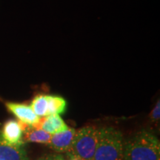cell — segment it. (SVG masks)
Segmentation results:
<instances>
[{
	"label": "cell",
	"instance_id": "4",
	"mask_svg": "<svg viewBox=\"0 0 160 160\" xmlns=\"http://www.w3.org/2000/svg\"><path fill=\"white\" fill-rule=\"evenodd\" d=\"M6 108L18 120L24 124L34 125L39 121L40 117L36 115L31 106L22 103L6 102Z\"/></svg>",
	"mask_w": 160,
	"mask_h": 160
},
{
	"label": "cell",
	"instance_id": "2",
	"mask_svg": "<svg viewBox=\"0 0 160 160\" xmlns=\"http://www.w3.org/2000/svg\"><path fill=\"white\" fill-rule=\"evenodd\" d=\"M122 133L113 127L98 129L97 142L93 160H123Z\"/></svg>",
	"mask_w": 160,
	"mask_h": 160
},
{
	"label": "cell",
	"instance_id": "6",
	"mask_svg": "<svg viewBox=\"0 0 160 160\" xmlns=\"http://www.w3.org/2000/svg\"><path fill=\"white\" fill-rule=\"evenodd\" d=\"M75 133V129L69 128L65 131L53 134L47 145L58 153H67L71 148Z\"/></svg>",
	"mask_w": 160,
	"mask_h": 160
},
{
	"label": "cell",
	"instance_id": "14",
	"mask_svg": "<svg viewBox=\"0 0 160 160\" xmlns=\"http://www.w3.org/2000/svg\"><path fill=\"white\" fill-rule=\"evenodd\" d=\"M71 160H77V159H71Z\"/></svg>",
	"mask_w": 160,
	"mask_h": 160
},
{
	"label": "cell",
	"instance_id": "9",
	"mask_svg": "<svg viewBox=\"0 0 160 160\" xmlns=\"http://www.w3.org/2000/svg\"><path fill=\"white\" fill-rule=\"evenodd\" d=\"M18 122L23 131L24 142L45 144V145L48 144L51 138V134L33 125L24 124L19 121Z\"/></svg>",
	"mask_w": 160,
	"mask_h": 160
},
{
	"label": "cell",
	"instance_id": "12",
	"mask_svg": "<svg viewBox=\"0 0 160 160\" xmlns=\"http://www.w3.org/2000/svg\"><path fill=\"white\" fill-rule=\"evenodd\" d=\"M150 118H151V122H157L159 120L160 118V102L159 100H158L156 103L154 107H153V110L151 112V115H150Z\"/></svg>",
	"mask_w": 160,
	"mask_h": 160
},
{
	"label": "cell",
	"instance_id": "13",
	"mask_svg": "<svg viewBox=\"0 0 160 160\" xmlns=\"http://www.w3.org/2000/svg\"><path fill=\"white\" fill-rule=\"evenodd\" d=\"M37 160H66L62 155L59 154H48L39 158Z\"/></svg>",
	"mask_w": 160,
	"mask_h": 160
},
{
	"label": "cell",
	"instance_id": "10",
	"mask_svg": "<svg viewBox=\"0 0 160 160\" xmlns=\"http://www.w3.org/2000/svg\"><path fill=\"white\" fill-rule=\"evenodd\" d=\"M67 101L62 97L48 94V116L63 114L67 110Z\"/></svg>",
	"mask_w": 160,
	"mask_h": 160
},
{
	"label": "cell",
	"instance_id": "7",
	"mask_svg": "<svg viewBox=\"0 0 160 160\" xmlns=\"http://www.w3.org/2000/svg\"><path fill=\"white\" fill-rule=\"evenodd\" d=\"M0 160H28L24 145H11L0 135Z\"/></svg>",
	"mask_w": 160,
	"mask_h": 160
},
{
	"label": "cell",
	"instance_id": "5",
	"mask_svg": "<svg viewBox=\"0 0 160 160\" xmlns=\"http://www.w3.org/2000/svg\"><path fill=\"white\" fill-rule=\"evenodd\" d=\"M33 126L43 130L51 135L61 133L69 128L59 114H51L40 117L39 121Z\"/></svg>",
	"mask_w": 160,
	"mask_h": 160
},
{
	"label": "cell",
	"instance_id": "3",
	"mask_svg": "<svg viewBox=\"0 0 160 160\" xmlns=\"http://www.w3.org/2000/svg\"><path fill=\"white\" fill-rule=\"evenodd\" d=\"M97 136L98 129L93 126H86L76 131L68 155L71 159L93 160Z\"/></svg>",
	"mask_w": 160,
	"mask_h": 160
},
{
	"label": "cell",
	"instance_id": "8",
	"mask_svg": "<svg viewBox=\"0 0 160 160\" xmlns=\"http://www.w3.org/2000/svg\"><path fill=\"white\" fill-rule=\"evenodd\" d=\"M6 142L11 145H24L23 131L19 122L10 119L3 125L2 133L0 134Z\"/></svg>",
	"mask_w": 160,
	"mask_h": 160
},
{
	"label": "cell",
	"instance_id": "1",
	"mask_svg": "<svg viewBox=\"0 0 160 160\" xmlns=\"http://www.w3.org/2000/svg\"><path fill=\"white\" fill-rule=\"evenodd\" d=\"M123 160H160V143L151 132L141 131L125 142Z\"/></svg>",
	"mask_w": 160,
	"mask_h": 160
},
{
	"label": "cell",
	"instance_id": "11",
	"mask_svg": "<svg viewBox=\"0 0 160 160\" xmlns=\"http://www.w3.org/2000/svg\"><path fill=\"white\" fill-rule=\"evenodd\" d=\"M30 106L39 117L48 116V94L35 96Z\"/></svg>",
	"mask_w": 160,
	"mask_h": 160
}]
</instances>
